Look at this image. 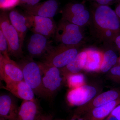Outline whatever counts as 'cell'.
Listing matches in <instances>:
<instances>
[{
  "label": "cell",
  "mask_w": 120,
  "mask_h": 120,
  "mask_svg": "<svg viewBox=\"0 0 120 120\" xmlns=\"http://www.w3.org/2000/svg\"><path fill=\"white\" fill-rule=\"evenodd\" d=\"M117 54L113 50L109 49L103 52V61L99 72L106 73L117 64L118 58Z\"/></svg>",
  "instance_id": "cell-20"
},
{
  "label": "cell",
  "mask_w": 120,
  "mask_h": 120,
  "mask_svg": "<svg viewBox=\"0 0 120 120\" xmlns=\"http://www.w3.org/2000/svg\"><path fill=\"white\" fill-rule=\"evenodd\" d=\"M120 99V89H113L98 94L87 104L79 107L75 114L80 115L86 114L95 107L101 106Z\"/></svg>",
  "instance_id": "cell-11"
},
{
  "label": "cell",
  "mask_w": 120,
  "mask_h": 120,
  "mask_svg": "<svg viewBox=\"0 0 120 120\" xmlns=\"http://www.w3.org/2000/svg\"><path fill=\"white\" fill-rule=\"evenodd\" d=\"M106 120H118L115 117L112 116V115H110L107 117V119Z\"/></svg>",
  "instance_id": "cell-33"
},
{
  "label": "cell",
  "mask_w": 120,
  "mask_h": 120,
  "mask_svg": "<svg viewBox=\"0 0 120 120\" xmlns=\"http://www.w3.org/2000/svg\"><path fill=\"white\" fill-rule=\"evenodd\" d=\"M117 64L120 65V56L118 57Z\"/></svg>",
  "instance_id": "cell-34"
},
{
  "label": "cell",
  "mask_w": 120,
  "mask_h": 120,
  "mask_svg": "<svg viewBox=\"0 0 120 120\" xmlns=\"http://www.w3.org/2000/svg\"><path fill=\"white\" fill-rule=\"evenodd\" d=\"M120 104V99L95 107L86 113V118L88 120H103L107 117L114 109Z\"/></svg>",
  "instance_id": "cell-18"
},
{
  "label": "cell",
  "mask_w": 120,
  "mask_h": 120,
  "mask_svg": "<svg viewBox=\"0 0 120 120\" xmlns=\"http://www.w3.org/2000/svg\"><path fill=\"white\" fill-rule=\"evenodd\" d=\"M19 107L11 95L2 94L0 96V116L8 120H17Z\"/></svg>",
  "instance_id": "cell-15"
},
{
  "label": "cell",
  "mask_w": 120,
  "mask_h": 120,
  "mask_svg": "<svg viewBox=\"0 0 120 120\" xmlns=\"http://www.w3.org/2000/svg\"><path fill=\"white\" fill-rule=\"evenodd\" d=\"M27 15L30 22V30L34 34L42 35L49 39L54 37L57 26L53 19Z\"/></svg>",
  "instance_id": "cell-10"
},
{
  "label": "cell",
  "mask_w": 120,
  "mask_h": 120,
  "mask_svg": "<svg viewBox=\"0 0 120 120\" xmlns=\"http://www.w3.org/2000/svg\"><path fill=\"white\" fill-rule=\"evenodd\" d=\"M98 4L101 5H106L109 3L116 1L117 0H96ZM118 1L119 0H118Z\"/></svg>",
  "instance_id": "cell-30"
},
{
  "label": "cell",
  "mask_w": 120,
  "mask_h": 120,
  "mask_svg": "<svg viewBox=\"0 0 120 120\" xmlns=\"http://www.w3.org/2000/svg\"><path fill=\"white\" fill-rule=\"evenodd\" d=\"M87 57L83 70L88 72H99L103 61V52L94 49H86Z\"/></svg>",
  "instance_id": "cell-19"
},
{
  "label": "cell",
  "mask_w": 120,
  "mask_h": 120,
  "mask_svg": "<svg viewBox=\"0 0 120 120\" xmlns=\"http://www.w3.org/2000/svg\"><path fill=\"white\" fill-rule=\"evenodd\" d=\"M59 120V119H56V120Z\"/></svg>",
  "instance_id": "cell-36"
},
{
  "label": "cell",
  "mask_w": 120,
  "mask_h": 120,
  "mask_svg": "<svg viewBox=\"0 0 120 120\" xmlns=\"http://www.w3.org/2000/svg\"><path fill=\"white\" fill-rule=\"evenodd\" d=\"M0 29L7 38L9 45V54L17 59L23 57L22 41L19 33L11 23L8 13L5 11L0 15Z\"/></svg>",
  "instance_id": "cell-3"
},
{
  "label": "cell",
  "mask_w": 120,
  "mask_h": 120,
  "mask_svg": "<svg viewBox=\"0 0 120 120\" xmlns=\"http://www.w3.org/2000/svg\"><path fill=\"white\" fill-rule=\"evenodd\" d=\"M41 0H19V4L21 5H25L32 6L39 3Z\"/></svg>",
  "instance_id": "cell-26"
},
{
  "label": "cell",
  "mask_w": 120,
  "mask_h": 120,
  "mask_svg": "<svg viewBox=\"0 0 120 120\" xmlns=\"http://www.w3.org/2000/svg\"><path fill=\"white\" fill-rule=\"evenodd\" d=\"M28 56L20 59L18 63L22 68L23 80L32 88L35 94L44 98L42 71L39 62Z\"/></svg>",
  "instance_id": "cell-1"
},
{
  "label": "cell",
  "mask_w": 120,
  "mask_h": 120,
  "mask_svg": "<svg viewBox=\"0 0 120 120\" xmlns=\"http://www.w3.org/2000/svg\"><path fill=\"white\" fill-rule=\"evenodd\" d=\"M86 77L81 73L71 74L67 76L65 82L70 89H75L86 84Z\"/></svg>",
  "instance_id": "cell-22"
},
{
  "label": "cell",
  "mask_w": 120,
  "mask_h": 120,
  "mask_svg": "<svg viewBox=\"0 0 120 120\" xmlns=\"http://www.w3.org/2000/svg\"><path fill=\"white\" fill-rule=\"evenodd\" d=\"M113 42L115 44L117 49L120 53V34L116 35L114 39Z\"/></svg>",
  "instance_id": "cell-28"
},
{
  "label": "cell",
  "mask_w": 120,
  "mask_h": 120,
  "mask_svg": "<svg viewBox=\"0 0 120 120\" xmlns=\"http://www.w3.org/2000/svg\"><path fill=\"white\" fill-rule=\"evenodd\" d=\"M0 120H5V119H4V118H0Z\"/></svg>",
  "instance_id": "cell-35"
},
{
  "label": "cell",
  "mask_w": 120,
  "mask_h": 120,
  "mask_svg": "<svg viewBox=\"0 0 120 120\" xmlns=\"http://www.w3.org/2000/svg\"><path fill=\"white\" fill-rule=\"evenodd\" d=\"M2 88L8 91L16 98L23 100L32 101L35 99L33 90L24 80L6 84Z\"/></svg>",
  "instance_id": "cell-13"
},
{
  "label": "cell",
  "mask_w": 120,
  "mask_h": 120,
  "mask_svg": "<svg viewBox=\"0 0 120 120\" xmlns=\"http://www.w3.org/2000/svg\"><path fill=\"white\" fill-rule=\"evenodd\" d=\"M69 120H88L87 118H83L80 117V115L75 114Z\"/></svg>",
  "instance_id": "cell-31"
},
{
  "label": "cell",
  "mask_w": 120,
  "mask_h": 120,
  "mask_svg": "<svg viewBox=\"0 0 120 120\" xmlns=\"http://www.w3.org/2000/svg\"><path fill=\"white\" fill-rule=\"evenodd\" d=\"M21 6L26 14L52 19L58 8V3L56 0H48L32 6Z\"/></svg>",
  "instance_id": "cell-12"
},
{
  "label": "cell",
  "mask_w": 120,
  "mask_h": 120,
  "mask_svg": "<svg viewBox=\"0 0 120 120\" xmlns=\"http://www.w3.org/2000/svg\"><path fill=\"white\" fill-rule=\"evenodd\" d=\"M79 46H69L62 44L53 46L43 57L42 62L59 69L63 68L79 52Z\"/></svg>",
  "instance_id": "cell-4"
},
{
  "label": "cell",
  "mask_w": 120,
  "mask_h": 120,
  "mask_svg": "<svg viewBox=\"0 0 120 120\" xmlns=\"http://www.w3.org/2000/svg\"><path fill=\"white\" fill-rule=\"evenodd\" d=\"M62 19L81 27L88 23L90 20V14L87 10L85 9L77 15L64 16Z\"/></svg>",
  "instance_id": "cell-21"
},
{
  "label": "cell",
  "mask_w": 120,
  "mask_h": 120,
  "mask_svg": "<svg viewBox=\"0 0 120 120\" xmlns=\"http://www.w3.org/2000/svg\"><path fill=\"white\" fill-rule=\"evenodd\" d=\"M98 88L92 85L84 84L78 88L70 89L67 95L69 105L72 106H82L90 101L98 94Z\"/></svg>",
  "instance_id": "cell-7"
},
{
  "label": "cell",
  "mask_w": 120,
  "mask_h": 120,
  "mask_svg": "<svg viewBox=\"0 0 120 120\" xmlns=\"http://www.w3.org/2000/svg\"><path fill=\"white\" fill-rule=\"evenodd\" d=\"M42 71L44 98H52L65 82L60 69L43 62H39Z\"/></svg>",
  "instance_id": "cell-2"
},
{
  "label": "cell",
  "mask_w": 120,
  "mask_h": 120,
  "mask_svg": "<svg viewBox=\"0 0 120 120\" xmlns=\"http://www.w3.org/2000/svg\"><path fill=\"white\" fill-rule=\"evenodd\" d=\"M8 15L11 23L17 30L23 42L27 31L31 27L28 15L26 14L23 15L16 9H12L10 11Z\"/></svg>",
  "instance_id": "cell-14"
},
{
  "label": "cell",
  "mask_w": 120,
  "mask_h": 120,
  "mask_svg": "<svg viewBox=\"0 0 120 120\" xmlns=\"http://www.w3.org/2000/svg\"><path fill=\"white\" fill-rule=\"evenodd\" d=\"M53 46L49 39L42 35L34 33L28 40L27 49L30 57L43 58Z\"/></svg>",
  "instance_id": "cell-9"
},
{
  "label": "cell",
  "mask_w": 120,
  "mask_h": 120,
  "mask_svg": "<svg viewBox=\"0 0 120 120\" xmlns=\"http://www.w3.org/2000/svg\"><path fill=\"white\" fill-rule=\"evenodd\" d=\"M110 115L115 117L117 120H120V104L114 109Z\"/></svg>",
  "instance_id": "cell-27"
},
{
  "label": "cell",
  "mask_w": 120,
  "mask_h": 120,
  "mask_svg": "<svg viewBox=\"0 0 120 120\" xmlns=\"http://www.w3.org/2000/svg\"><path fill=\"white\" fill-rule=\"evenodd\" d=\"M114 11L116 14L120 19V0L118 1V4L117 5Z\"/></svg>",
  "instance_id": "cell-32"
},
{
  "label": "cell",
  "mask_w": 120,
  "mask_h": 120,
  "mask_svg": "<svg viewBox=\"0 0 120 120\" xmlns=\"http://www.w3.org/2000/svg\"><path fill=\"white\" fill-rule=\"evenodd\" d=\"M94 20L99 33L111 30L117 34H120V19L114 11L107 5H101L94 13Z\"/></svg>",
  "instance_id": "cell-5"
},
{
  "label": "cell",
  "mask_w": 120,
  "mask_h": 120,
  "mask_svg": "<svg viewBox=\"0 0 120 120\" xmlns=\"http://www.w3.org/2000/svg\"><path fill=\"white\" fill-rule=\"evenodd\" d=\"M0 53L4 56L9 55V45L7 38L0 29Z\"/></svg>",
  "instance_id": "cell-24"
},
{
  "label": "cell",
  "mask_w": 120,
  "mask_h": 120,
  "mask_svg": "<svg viewBox=\"0 0 120 120\" xmlns=\"http://www.w3.org/2000/svg\"><path fill=\"white\" fill-rule=\"evenodd\" d=\"M41 114L36 99L23 100L19 108L17 120H37Z\"/></svg>",
  "instance_id": "cell-16"
},
{
  "label": "cell",
  "mask_w": 120,
  "mask_h": 120,
  "mask_svg": "<svg viewBox=\"0 0 120 120\" xmlns=\"http://www.w3.org/2000/svg\"><path fill=\"white\" fill-rule=\"evenodd\" d=\"M0 78L6 84L23 80L22 68L9 55L0 53Z\"/></svg>",
  "instance_id": "cell-8"
},
{
  "label": "cell",
  "mask_w": 120,
  "mask_h": 120,
  "mask_svg": "<svg viewBox=\"0 0 120 120\" xmlns=\"http://www.w3.org/2000/svg\"><path fill=\"white\" fill-rule=\"evenodd\" d=\"M109 72L110 79L113 82L120 84V65H115Z\"/></svg>",
  "instance_id": "cell-25"
},
{
  "label": "cell",
  "mask_w": 120,
  "mask_h": 120,
  "mask_svg": "<svg viewBox=\"0 0 120 120\" xmlns=\"http://www.w3.org/2000/svg\"><path fill=\"white\" fill-rule=\"evenodd\" d=\"M87 53L86 49L80 52L76 56L63 68L60 69L64 79L65 82L66 77L69 75L80 73L83 70L86 61Z\"/></svg>",
  "instance_id": "cell-17"
},
{
  "label": "cell",
  "mask_w": 120,
  "mask_h": 120,
  "mask_svg": "<svg viewBox=\"0 0 120 120\" xmlns=\"http://www.w3.org/2000/svg\"><path fill=\"white\" fill-rule=\"evenodd\" d=\"M54 38L60 44L77 46L83 38L81 27L62 19L57 27Z\"/></svg>",
  "instance_id": "cell-6"
},
{
  "label": "cell",
  "mask_w": 120,
  "mask_h": 120,
  "mask_svg": "<svg viewBox=\"0 0 120 120\" xmlns=\"http://www.w3.org/2000/svg\"><path fill=\"white\" fill-rule=\"evenodd\" d=\"M53 116L50 114H41L37 120H52Z\"/></svg>",
  "instance_id": "cell-29"
},
{
  "label": "cell",
  "mask_w": 120,
  "mask_h": 120,
  "mask_svg": "<svg viewBox=\"0 0 120 120\" xmlns=\"http://www.w3.org/2000/svg\"><path fill=\"white\" fill-rule=\"evenodd\" d=\"M83 5L81 4H70L66 6L62 12V17L77 15L85 10Z\"/></svg>",
  "instance_id": "cell-23"
}]
</instances>
